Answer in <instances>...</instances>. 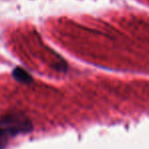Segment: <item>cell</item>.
Returning <instances> with one entry per match:
<instances>
[{
  "label": "cell",
  "instance_id": "obj_1",
  "mask_svg": "<svg viewBox=\"0 0 149 149\" xmlns=\"http://www.w3.org/2000/svg\"><path fill=\"white\" fill-rule=\"evenodd\" d=\"M33 123L22 113H8L0 116V149H5L12 138L31 133Z\"/></svg>",
  "mask_w": 149,
  "mask_h": 149
},
{
  "label": "cell",
  "instance_id": "obj_2",
  "mask_svg": "<svg viewBox=\"0 0 149 149\" xmlns=\"http://www.w3.org/2000/svg\"><path fill=\"white\" fill-rule=\"evenodd\" d=\"M12 76L17 82L24 83V84H30L33 82V77L26 69L22 67H16L12 71Z\"/></svg>",
  "mask_w": 149,
  "mask_h": 149
}]
</instances>
